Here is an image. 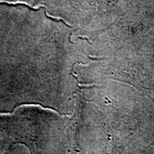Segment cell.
Here are the masks:
<instances>
[{"mask_svg": "<svg viewBox=\"0 0 154 154\" xmlns=\"http://www.w3.org/2000/svg\"><path fill=\"white\" fill-rule=\"evenodd\" d=\"M0 2L1 3H7L9 4V5H17V4H22V5H26L28 7H31V8L34 9H37L41 7H44V5H38V7H32V5H30L29 4H27L25 2H20V1H17V2H8V1H5V0H0Z\"/></svg>", "mask_w": 154, "mask_h": 154, "instance_id": "6da1fadb", "label": "cell"}]
</instances>
